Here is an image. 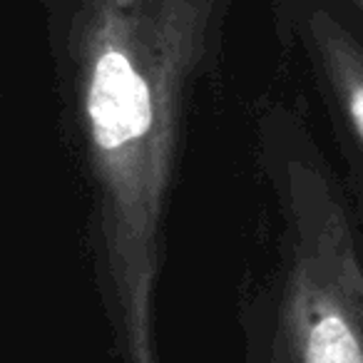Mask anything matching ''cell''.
<instances>
[{"mask_svg":"<svg viewBox=\"0 0 363 363\" xmlns=\"http://www.w3.org/2000/svg\"><path fill=\"white\" fill-rule=\"evenodd\" d=\"M311 35L328 82L351 122V130L363 145V48L341 23L323 11L313 13Z\"/></svg>","mask_w":363,"mask_h":363,"instance_id":"obj_2","label":"cell"},{"mask_svg":"<svg viewBox=\"0 0 363 363\" xmlns=\"http://www.w3.org/2000/svg\"><path fill=\"white\" fill-rule=\"evenodd\" d=\"M274 363H363V264L346 209L311 164H289V244Z\"/></svg>","mask_w":363,"mask_h":363,"instance_id":"obj_1","label":"cell"},{"mask_svg":"<svg viewBox=\"0 0 363 363\" xmlns=\"http://www.w3.org/2000/svg\"><path fill=\"white\" fill-rule=\"evenodd\" d=\"M358 3H361V8H363V0H358Z\"/></svg>","mask_w":363,"mask_h":363,"instance_id":"obj_3","label":"cell"}]
</instances>
